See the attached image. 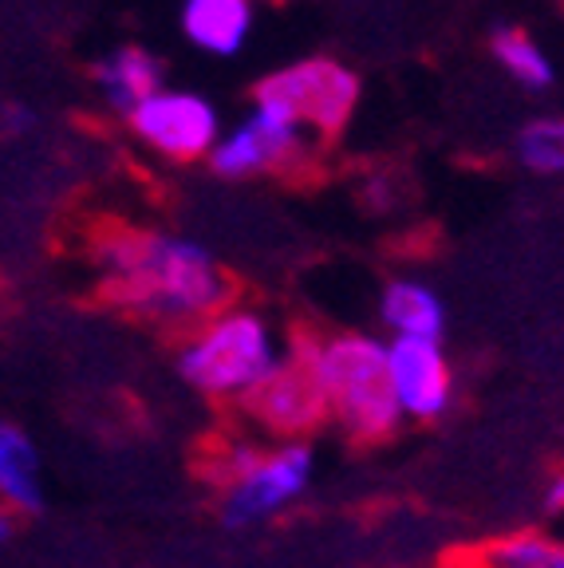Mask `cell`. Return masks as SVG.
Listing matches in <instances>:
<instances>
[{
	"mask_svg": "<svg viewBox=\"0 0 564 568\" xmlns=\"http://www.w3.org/2000/svg\"><path fill=\"white\" fill-rule=\"evenodd\" d=\"M541 509L548 517H564V470H556L553 478L541 486Z\"/></svg>",
	"mask_w": 564,
	"mask_h": 568,
	"instance_id": "cell-17",
	"label": "cell"
},
{
	"mask_svg": "<svg viewBox=\"0 0 564 568\" xmlns=\"http://www.w3.org/2000/svg\"><path fill=\"white\" fill-rule=\"evenodd\" d=\"M300 359L309 364L328 415L355 438H387L403 415L391 395L387 375V339L363 336V332H340V336L312 339L300 347Z\"/></svg>",
	"mask_w": 564,
	"mask_h": 568,
	"instance_id": "cell-2",
	"label": "cell"
},
{
	"mask_svg": "<svg viewBox=\"0 0 564 568\" xmlns=\"http://www.w3.org/2000/svg\"><path fill=\"white\" fill-rule=\"evenodd\" d=\"M284 364L265 316L225 308L198 324L178 352V375L213 399H249Z\"/></svg>",
	"mask_w": 564,
	"mask_h": 568,
	"instance_id": "cell-3",
	"label": "cell"
},
{
	"mask_svg": "<svg viewBox=\"0 0 564 568\" xmlns=\"http://www.w3.org/2000/svg\"><path fill=\"white\" fill-rule=\"evenodd\" d=\"M513 154L525 170L545 178L564 174V115H537L517 131Z\"/></svg>",
	"mask_w": 564,
	"mask_h": 568,
	"instance_id": "cell-16",
	"label": "cell"
},
{
	"mask_svg": "<svg viewBox=\"0 0 564 568\" xmlns=\"http://www.w3.org/2000/svg\"><path fill=\"white\" fill-rule=\"evenodd\" d=\"M178 24H182V36L198 52L230 60L253 36L256 4L253 0H182Z\"/></svg>",
	"mask_w": 564,
	"mask_h": 568,
	"instance_id": "cell-10",
	"label": "cell"
},
{
	"mask_svg": "<svg viewBox=\"0 0 564 568\" xmlns=\"http://www.w3.org/2000/svg\"><path fill=\"white\" fill-rule=\"evenodd\" d=\"M380 316L391 339H442L446 332V304L423 281H391L380 296Z\"/></svg>",
	"mask_w": 564,
	"mask_h": 568,
	"instance_id": "cell-11",
	"label": "cell"
},
{
	"mask_svg": "<svg viewBox=\"0 0 564 568\" xmlns=\"http://www.w3.org/2000/svg\"><path fill=\"white\" fill-rule=\"evenodd\" d=\"M249 410H253L261 423L284 438H300L309 435L312 426L328 415V403L320 395L316 379H312L309 364L296 355H289L273 375H269L261 387L249 395Z\"/></svg>",
	"mask_w": 564,
	"mask_h": 568,
	"instance_id": "cell-9",
	"label": "cell"
},
{
	"mask_svg": "<svg viewBox=\"0 0 564 568\" xmlns=\"http://www.w3.org/2000/svg\"><path fill=\"white\" fill-rule=\"evenodd\" d=\"M312 481V450L304 443H289L281 450L253 454L245 470L225 481L221 497V521L230 529H249L281 509H289Z\"/></svg>",
	"mask_w": 564,
	"mask_h": 568,
	"instance_id": "cell-5",
	"label": "cell"
},
{
	"mask_svg": "<svg viewBox=\"0 0 564 568\" xmlns=\"http://www.w3.org/2000/svg\"><path fill=\"white\" fill-rule=\"evenodd\" d=\"M387 375L403 418L434 423L454 407L459 383L442 339H387Z\"/></svg>",
	"mask_w": 564,
	"mask_h": 568,
	"instance_id": "cell-8",
	"label": "cell"
},
{
	"mask_svg": "<svg viewBox=\"0 0 564 568\" xmlns=\"http://www.w3.org/2000/svg\"><path fill=\"white\" fill-rule=\"evenodd\" d=\"M9 537H12V509L0 501V545L9 541Z\"/></svg>",
	"mask_w": 564,
	"mask_h": 568,
	"instance_id": "cell-19",
	"label": "cell"
},
{
	"mask_svg": "<svg viewBox=\"0 0 564 568\" xmlns=\"http://www.w3.org/2000/svg\"><path fill=\"white\" fill-rule=\"evenodd\" d=\"M490 52H494L497 68L510 75L517 88L525 91H548L556 80L553 55L541 48V40H533L525 28H497L494 40H490Z\"/></svg>",
	"mask_w": 564,
	"mask_h": 568,
	"instance_id": "cell-14",
	"label": "cell"
},
{
	"mask_svg": "<svg viewBox=\"0 0 564 568\" xmlns=\"http://www.w3.org/2000/svg\"><path fill=\"white\" fill-rule=\"evenodd\" d=\"M103 296L162 324H205L230 308L233 284L205 245L174 233L111 230L95 245Z\"/></svg>",
	"mask_w": 564,
	"mask_h": 568,
	"instance_id": "cell-1",
	"label": "cell"
},
{
	"mask_svg": "<svg viewBox=\"0 0 564 568\" xmlns=\"http://www.w3.org/2000/svg\"><path fill=\"white\" fill-rule=\"evenodd\" d=\"M355 103H360V75L328 55H312V60H296L273 71L269 80L256 83L253 95L256 111L284 119L309 131L312 139L344 131L355 115Z\"/></svg>",
	"mask_w": 564,
	"mask_h": 568,
	"instance_id": "cell-4",
	"label": "cell"
},
{
	"mask_svg": "<svg viewBox=\"0 0 564 568\" xmlns=\"http://www.w3.org/2000/svg\"><path fill=\"white\" fill-rule=\"evenodd\" d=\"M0 501L9 509H40L44 478L32 438L12 423H0Z\"/></svg>",
	"mask_w": 564,
	"mask_h": 568,
	"instance_id": "cell-13",
	"label": "cell"
},
{
	"mask_svg": "<svg viewBox=\"0 0 564 568\" xmlns=\"http://www.w3.org/2000/svg\"><path fill=\"white\" fill-rule=\"evenodd\" d=\"M131 131L147 142L150 151L170 162H198L210 159L221 139V115L218 106L198 91L185 88H162L139 103L127 115Z\"/></svg>",
	"mask_w": 564,
	"mask_h": 568,
	"instance_id": "cell-6",
	"label": "cell"
},
{
	"mask_svg": "<svg viewBox=\"0 0 564 568\" xmlns=\"http://www.w3.org/2000/svg\"><path fill=\"white\" fill-rule=\"evenodd\" d=\"M95 83L107 103L115 106V111H123V115H131L134 106L147 103L154 91L167 88V83H162L159 55L134 44L115 48L111 55H103V60L95 63Z\"/></svg>",
	"mask_w": 564,
	"mask_h": 568,
	"instance_id": "cell-12",
	"label": "cell"
},
{
	"mask_svg": "<svg viewBox=\"0 0 564 568\" xmlns=\"http://www.w3.org/2000/svg\"><path fill=\"white\" fill-rule=\"evenodd\" d=\"M32 126V111L28 106H4L0 111V134H24Z\"/></svg>",
	"mask_w": 564,
	"mask_h": 568,
	"instance_id": "cell-18",
	"label": "cell"
},
{
	"mask_svg": "<svg viewBox=\"0 0 564 568\" xmlns=\"http://www.w3.org/2000/svg\"><path fill=\"white\" fill-rule=\"evenodd\" d=\"M309 131L273 119L265 111H249L238 126L221 131L218 146L210 154L213 174L221 178H253V174H273V170L296 166L309 154Z\"/></svg>",
	"mask_w": 564,
	"mask_h": 568,
	"instance_id": "cell-7",
	"label": "cell"
},
{
	"mask_svg": "<svg viewBox=\"0 0 564 568\" xmlns=\"http://www.w3.org/2000/svg\"><path fill=\"white\" fill-rule=\"evenodd\" d=\"M434 568H482V560L477 557H454V560H442V565Z\"/></svg>",
	"mask_w": 564,
	"mask_h": 568,
	"instance_id": "cell-20",
	"label": "cell"
},
{
	"mask_svg": "<svg viewBox=\"0 0 564 568\" xmlns=\"http://www.w3.org/2000/svg\"><path fill=\"white\" fill-rule=\"evenodd\" d=\"M482 568H564V541L548 532H505L477 552Z\"/></svg>",
	"mask_w": 564,
	"mask_h": 568,
	"instance_id": "cell-15",
	"label": "cell"
}]
</instances>
